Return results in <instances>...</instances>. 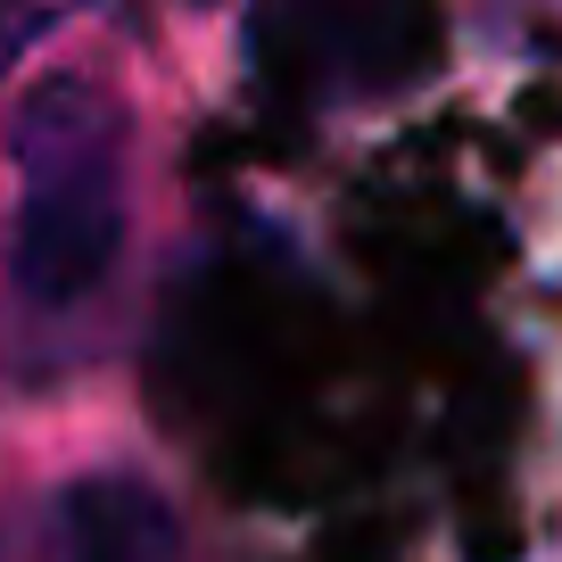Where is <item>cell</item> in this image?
Masks as SVG:
<instances>
[{
    "label": "cell",
    "instance_id": "1",
    "mask_svg": "<svg viewBox=\"0 0 562 562\" xmlns=\"http://www.w3.org/2000/svg\"><path fill=\"white\" fill-rule=\"evenodd\" d=\"M18 232H9V265L42 306L91 299L116 265L124 240V191H116V108L100 83L58 75L18 108Z\"/></svg>",
    "mask_w": 562,
    "mask_h": 562
},
{
    "label": "cell",
    "instance_id": "2",
    "mask_svg": "<svg viewBox=\"0 0 562 562\" xmlns=\"http://www.w3.org/2000/svg\"><path fill=\"white\" fill-rule=\"evenodd\" d=\"M58 562H191L182 521L149 480L91 472L58 496Z\"/></svg>",
    "mask_w": 562,
    "mask_h": 562
},
{
    "label": "cell",
    "instance_id": "3",
    "mask_svg": "<svg viewBox=\"0 0 562 562\" xmlns=\"http://www.w3.org/2000/svg\"><path fill=\"white\" fill-rule=\"evenodd\" d=\"M58 9H67V0H0V67H9V58L25 50V42H42L58 25Z\"/></svg>",
    "mask_w": 562,
    "mask_h": 562
}]
</instances>
